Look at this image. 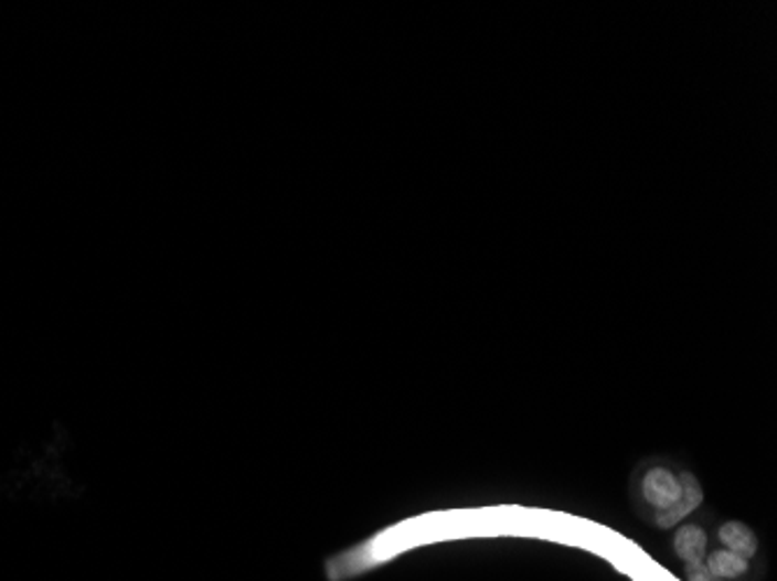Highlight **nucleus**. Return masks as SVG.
I'll list each match as a JSON object with an SVG mask.
<instances>
[{
	"label": "nucleus",
	"instance_id": "1",
	"mask_svg": "<svg viewBox=\"0 0 777 581\" xmlns=\"http://www.w3.org/2000/svg\"><path fill=\"white\" fill-rule=\"evenodd\" d=\"M638 512L657 528H675L703 503V488L692 472L666 461H645L631 480Z\"/></svg>",
	"mask_w": 777,
	"mask_h": 581
},
{
	"label": "nucleus",
	"instance_id": "2",
	"mask_svg": "<svg viewBox=\"0 0 777 581\" xmlns=\"http://www.w3.org/2000/svg\"><path fill=\"white\" fill-rule=\"evenodd\" d=\"M671 547L684 568H696L705 563V556L710 551V535L701 524H678Z\"/></svg>",
	"mask_w": 777,
	"mask_h": 581
},
{
	"label": "nucleus",
	"instance_id": "3",
	"mask_svg": "<svg viewBox=\"0 0 777 581\" xmlns=\"http://www.w3.org/2000/svg\"><path fill=\"white\" fill-rule=\"evenodd\" d=\"M717 540L722 549H728L733 553H738L747 561H752L754 556L759 553V537L747 524L743 521H724L717 528Z\"/></svg>",
	"mask_w": 777,
	"mask_h": 581
},
{
	"label": "nucleus",
	"instance_id": "4",
	"mask_svg": "<svg viewBox=\"0 0 777 581\" xmlns=\"http://www.w3.org/2000/svg\"><path fill=\"white\" fill-rule=\"evenodd\" d=\"M705 570L724 581H741L749 574V561L728 549H710L705 556Z\"/></svg>",
	"mask_w": 777,
	"mask_h": 581
},
{
	"label": "nucleus",
	"instance_id": "5",
	"mask_svg": "<svg viewBox=\"0 0 777 581\" xmlns=\"http://www.w3.org/2000/svg\"><path fill=\"white\" fill-rule=\"evenodd\" d=\"M686 581H724V579L710 574L705 566H696V568H686Z\"/></svg>",
	"mask_w": 777,
	"mask_h": 581
}]
</instances>
